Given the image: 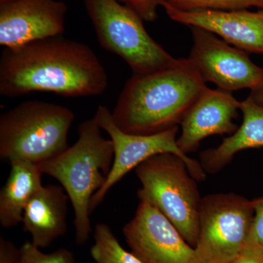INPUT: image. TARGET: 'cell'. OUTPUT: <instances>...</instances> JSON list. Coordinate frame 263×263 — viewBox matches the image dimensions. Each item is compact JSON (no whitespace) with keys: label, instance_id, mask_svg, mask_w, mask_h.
I'll use <instances>...</instances> for the list:
<instances>
[{"label":"cell","instance_id":"8992f818","mask_svg":"<svg viewBox=\"0 0 263 263\" xmlns=\"http://www.w3.org/2000/svg\"><path fill=\"white\" fill-rule=\"evenodd\" d=\"M100 46L122 58L133 75L176 65V59L151 37L136 12L119 0H84Z\"/></svg>","mask_w":263,"mask_h":263},{"label":"cell","instance_id":"7a4b0ae2","mask_svg":"<svg viewBox=\"0 0 263 263\" xmlns=\"http://www.w3.org/2000/svg\"><path fill=\"white\" fill-rule=\"evenodd\" d=\"M206 82L189 58L168 68L128 79L112 110L125 133L152 135L179 127L206 89Z\"/></svg>","mask_w":263,"mask_h":263},{"label":"cell","instance_id":"3957f363","mask_svg":"<svg viewBox=\"0 0 263 263\" xmlns=\"http://www.w3.org/2000/svg\"><path fill=\"white\" fill-rule=\"evenodd\" d=\"M101 130L94 117L81 122L72 146L38 164L43 174L57 180L68 195L74 212L76 242L80 246L91 233V198L103 186L114 162L113 144Z\"/></svg>","mask_w":263,"mask_h":263},{"label":"cell","instance_id":"9a60e30c","mask_svg":"<svg viewBox=\"0 0 263 263\" xmlns=\"http://www.w3.org/2000/svg\"><path fill=\"white\" fill-rule=\"evenodd\" d=\"M240 110L243 121L234 134L224 138L216 148L200 153V162L205 172L216 174L240 151L263 146V106L248 97L240 102Z\"/></svg>","mask_w":263,"mask_h":263},{"label":"cell","instance_id":"d4e9b609","mask_svg":"<svg viewBox=\"0 0 263 263\" xmlns=\"http://www.w3.org/2000/svg\"><path fill=\"white\" fill-rule=\"evenodd\" d=\"M10 1H12V0H0V5L4 4V3H8Z\"/></svg>","mask_w":263,"mask_h":263},{"label":"cell","instance_id":"52a82bcc","mask_svg":"<svg viewBox=\"0 0 263 263\" xmlns=\"http://www.w3.org/2000/svg\"><path fill=\"white\" fill-rule=\"evenodd\" d=\"M254 211L252 201L235 193L202 198L195 263H230L248 242Z\"/></svg>","mask_w":263,"mask_h":263},{"label":"cell","instance_id":"5bb4252c","mask_svg":"<svg viewBox=\"0 0 263 263\" xmlns=\"http://www.w3.org/2000/svg\"><path fill=\"white\" fill-rule=\"evenodd\" d=\"M68 200L65 189L57 185L43 186L33 195L22 219L24 231L30 235L33 245L47 248L65 235Z\"/></svg>","mask_w":263,"mask_h":263},{"label":"cell","instance_id":"d6986e66","mask_svg":"<svg viewBox=\"0 0 263 263\" xmlns=\"http://www.w3.org/2000/svg\"><path fill=\"white\" fill-rule=\"evenodd\" d=\"M18 263H76V259L69 249L60 248L44 253L32 242L26 241L20 247Z\"/></svg>","mask_w":263,"mask_h":263},{"label":"cell","instance_id":"4fadbf2b","mask_svg":"<svg viewBox=\"0 0 263 263\" xmlns=\"http://www.w3.org/2000/svg\"><path fill=\"white\" fill-rule=\"evenodd\" d=\"M240 103L232 93L208 87L181 123L177 142L183 153L196 152L207 137L234 134L238 128L234 120L238 117Z\"/></svg>","mask_w":263,"mask_h":263},{"label":"cell","instance_id":"ffe728a7","mask_svg":"<svg viewBox=\"0 0 263 263\" xmlns=\"http://www.w3.org/2000/svg\"><path fill=\"white\" fill-rule=\"evenodd\" d=\"M130 8L146 22H155L157 18V9L166 0H120Z\"/></svg>","mask_w":263,"mask_h":263},{"label":"cell","instance_id":"ac0fdd59","mask_svg":"<svg viewBox=\"0 0 263 263\" xmlns=\"http://www.w3.org/2000/svg\"><path fill=\"white\" fill-rule=\"evenodd\" d=\"M164 4L183 11L243 10L249 8L263 9V0H166Z\"/></svg>","mask_w":263,"mask_h":263},{"label":"cell","instance_id":"7402d4cb","mask_svg":"<svg viewBox=\"0 0 263 263\" xmlns=\"http://www.w3.org/2000/svg\"><path fill=\"white\" fill-rule=\"evenodd\" d=\"M230 263H263V247L247 242L243 250Z\"/></svg>","mask_w":263,"mask_h":263},{"label":"cell","instance_id":"cb8c5ba5","mask_svg":"<svg viewBox=\"0 0 263 263\" xmlns=\"http://www.w3.org/2000/svg\"><path fill=\"white\" fill-rule=\"evenodd\" d=\"M249 97L256 103L263 106V86L259 89L251 91V94Z\"/></svg>","mask_w":263,"mask_h":263},{"label":"cell","instance_id":"e0dca14e","mask_svg":"<svg viewBox=\"0 0 263 263\" xmlns=\"http://www.w3.org/2000/svg\"><path fill=\"white\" fill-rule=\"evenodd\" d=\"M94 239L90 254L95 263H142L123 248L108 224L100 222L95 226Z\"/></svg>","mask_w":263,"mask_h":263},{"label":"cell","instance_id":"9c48e42d","mask_svg":"<svg viewBox=\"0 0 263 263\" xmlns=\"http://www.w3.org/2000/svg\"><path fill=\"white\" fill-rule=\"evenodd\" d=\"M190 29L193 45L188 58L205 82L212 83L218 89L230 93L262 87L263 68L254 63L247 52L205 29Z\"/></svg>","mask_w":263,"mask_h":263},{"label":"cell","instance_id":"603a6c76","mask_svg":"<svg viewBox=\"0 0 263 263\" xmlns=\"http://www.w3.org/2000/svg\"><path fill=\"white\" fill-rule=\"evenodd\" d=\"M19 254L20 248L3 235L0 236V263H18Z\"/></svg>","mask_w":263,"mask_h":263},{"label":"cell","instance_id":"ba28073f","mask_svg":"<svg viewBox=\"0 0 263 263\" xmlns=\"http://www.w3.org/2000/svg\"><path fill=\"white\" fill-rule=\"evenodd\" d=\"M94 118L98 125L110 136L114 148V162L106 181L91 200V212L103 202L108 192L139 164L153 156L170 153L181 157L194 179L202 181L206 178L199 161L190 158L179 148L177 142L179 127L152 135L131 134L122 130L114 122L111 110L99 105Z\"/></svg>","mask_w":263,"mask_h":263},{"label":"cell","instance_id":"8fae6325","mask_svg":"<svg viewBox=\"0 0 263 263\" xmlns=\"http://www.w3.org/2000/svg\"><path fill=\"white\" fill-rule=\"evenodd\" d=\"M67 6L60 0H12L0 5V45L4 48L59 37Z\"/></svg>","mask_w":263,"mask_h":263},{"label":"cell","instance_id":"277c9868","mask_svg":"<svg viewBox=\"0 0 263 263\" xmlns=\"http://www.w3.org/2000/svg\"><path fill=\"white\" fill-rule=\"evenodd\" d=\"M75 114L59 104L29 100L0 117V158L40 164L69 148Z\"/></svg>","mask_w":263,"mask_h":263},{"label":"cell","instance_id":"7c38bea8","mask_svg":"<svg viewBox=\"0 0 263 263\" xmlns=\"http://www.w3.org/2000/svg\"><path fill=\"white\" fill-rule=\"evenodd\" d=\"M162 7L174 22L205 29L247 53L263 54V9L183 11L167 4Z\"/></svg>","mask_w":263,"mask_h":263},{"label":"cell","instance_id":"5b68a950","mask_svg":"<svg viewBox=\"0 0 263 263\" xmlns=\"http://www.w3.org/2000/svg\"><path fill=\"white\" fill-rule=\"evenodd\" d=\"M141 183L140 200L153 204L195 248L200 232L202 198L184 161L173 154H160L136 169Z\"/></svg>","mask_w":263,"mask_h":263},{"label":"cell","instance_id":"30bf717a","mask_svg":"<svg viewBox=\"0 0 263 263\" xmlns=\"http://www.w3.org/2000/svg\"><path fill=\"white\" fill-rule=\"evenodd\" d=\"M123 235L142 263H195V248L146 200H140L134 217L123 228Z\"/></svg>","mask_w":263,"mask_h":263},{"label":"cell","instance_id":"6da1fadb","mask_svg":"<svg viewBox=\"0 0 263 263\" xmlns=\"http://www.w3.org/2000/svg\"><path fill=\"white\" fill-rule=\"evenodd\" d=\"M108 77L88 45L59 37L4 48L0 57V95L13 98L33 92L66 98L103 94Z\"/></svg>","mask_w":263,"mask_h":263},{"label":"cell","instance_id":"44dd1931","mask_svg":"<svg viewBox=\"0 0 263 263\" xmlns=\"http://www.w3.org/2000/svg\"><path fill=\"white\" fill-rule=\"evenodd\" d=\"M254 215L248 242L263 247V197L252 200Z\"/></svg>","mask_w":263,"mask_h":263},{"label":"cell","instance_id":"2e32d148","mask_svg":"<svg viewBox=\"0 0 263 263\" xmlns=\"http://www.w3.org/2000/svg\"><path fill=\"white\" fill-rule=\"evenodd\" d=\"M10 164L9 176L0 191V224L5 229L22 223L24 209L43 186V174L38 164L14 160Z\"/></svg>","mask_w":263,"mask_h":263}]
</instances>
